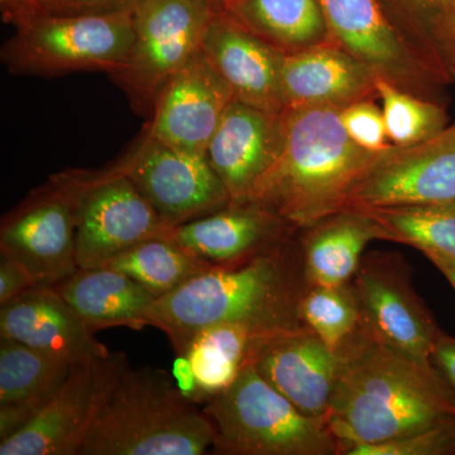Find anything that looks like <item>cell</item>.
Returning a JSON list of instances; mask_svg holds the SVG:
<instances>
[{"label":"cell","instance_id":"6da1fadb","mask_svg":"<svg viewBox=\"0 0 455 455\" xmlns=\"http://www.w3.org/2000/svg\"><path fill=\"white\" fill-rule=\"evenodd\" d=\"M296 233L252 259L214 266L157 299L151 326L169 337L176 355L209 326L238 324L263 335L304 328L299 304L309 284Z\"/></svg>","mask_w":455,"mask_h":455},{"label":"cell","instance_id":"7a4b0ae2","mask_svg":"<svg viewBox=\"0 0 455 455\" xmlns=\"http://www.w3.org/2000/svg\"><path fill=\"white\" fill-rule=\"evenodd\" d=\"M455 416V396L433 363L364 335L343 355L325 423L339 445L382 444Z\"/></svg>","mask_w":455,"mask_h":455},{"label":"cell","instance_id":"3957f363","mask_svg":"<svg viewBox=\"0 0 455 455\" xmlns=\"http://www.w3.org/2000/svg\"><path fill=\"white\" fill-rule=\"evenodd\" d=\"M339 112L326 107L284 108L276 157L250 202L295 230L343 211L353 185L379 152L350 139Z\"/></svg>","mask_w":455,"mask_h":455},{"label":"cell","instance_id":"277c9868","mask_svg":"<svg viewBox=\"0 0 455 455\" xmlns=\"http://www.w3.org/2000/svg\"><path fill=\"white\" fill-rule=\"evenodd\" d=\"M215 430L161 368L119 367L79 455H203Z\"/></svg>","mask_w":455,"mask_h":455},{"label":"cell","instance_id":"5b68a950","mask_svg":"<svg viewBox=\"0 0 455 455\" xmlns=\"http://www.w3.org/2000/svg\"><path fill=\"white\" fill-rule=\"evenodd\" d=\"M215 430L212 453L220 455H338L339 443L324 420L302 414L254 368L204 403Z\"/></svg>","mask_w":455,"mask_h":455},{"label":"cell","instance_id":"8992f818","mask_svg":"<svg viewBox=\"0 0 455 455\" xmlns=\"http://www.w3.org/2000/svg\"><path fill=\"white\" fill-rule=\"evenodd\" d=\"M2 59L13 74L59 76L75 71L124 68L134 41L132 11L38 14L16 26Z\"/></svg>","mask_w":455,"mask_h":455},{"label":"cell","instance_id":"52a82bcc","mask_svg":"<svg viewBox=\"0 0 455 455\" xmlns=\"http://www.w3.org/2000/svg\"><path fill=\"white\" fill-rule=\"evenodd\" d=\"M70 193L77 267L97 268L147 239L172 228L139 188L112 164L98 171L57 173Z\"/></svg>","mask_w":455,"mask_h":455},{"label":"cell","instance_id":"ba28073f","mask_svg":"<svg viewBox=\"0 0 455 455\" xmlns=\"http://www.w3.org/2000/svg\"><path fill=\"white\" fill-rule=\"evenodd\" d=\"M218 11L204 0H140L134 5L133 46L113 79L139 109L152 113L167 80L203 50Z\"/></svg>","mask_w":455,"mask_h":455},{"label":"cell","instance_id":"9c48e42d","mask_svg":"<svg viewBox=\"0 0 455 455\" xmlns=\"http://www.w3.org/2000/svg\"><path fill=\"white\" fill-rule=\"evenodd\" d=\"M114 169L133 182L171 226L211 214L230 204L223 182L206 157L180 152L145 131Z\"/></svg>","mask_w":455,"mask_h":455},{"label":"cell","instance_id":"30bf717a","mask_svg":"<svg viewBox=\"0 0 455 455\" xmlns=\"http://www.w3.org/2000/svg\"><path fill=\"white\" fill-rule=\"evenodd\" d=\"M454 200L455 124L418 145H391L379 152L353 185L344 209L366 211Z\"/></svg>","mask_w":455,"mask_h":455},{"label":"cell","instance_id":"8fae6325","mask_svg":"<svg viewBox=\"0 0 455 455\" xmlns=\"http://www.w3.org/2000/svg\"><path fill=\"white\" fill-rule=\"evenodd\" d=\"M319 4L329 41L367 66L377 79L429 100L447 84L412 50L379 0H319Z\"/></svg>","mask_w":455,"mask_h":455},{"label":"cell","instance_id":"7c38bea8","mask_svg":"<svg viewBox=\"0 0 455 455\" xmlns=\"http://www.w3.org/2000/svg\"><path fill=\"white\" fill-rule=\"evenodd\" d=\"M352 283L368 333L410 357L433 363L431 353L440 329L416 292L411 269L403 257L366 254Z\"/></svg>","mask_w":455,"mask_h":455},{"label":"cell","instance_id":"4fadbf2b","mask_svg":"<svg viewBox=\"0 0 455 455\" xmlns=\"http://www.w3.org/2000/svg\"><path fill=\"white\" fill-rule=\"evenodd\" d=\"M0 252L20 262L36 286H56L79 269L73 202L59 176H52L49 184L4 217Z\"/></svg>","mask_w":455,"mask_h":455},{"label":"cell","instance_id":"5bb4252c","mask_svg":"<svg viewBox=\"0 0 455 455\" xmlns=\"http://www.w3.org/2000/svg\"><path fill=\"white\" fill-rule=\"evenodd\" d=\"M125 359L122 353H108L75 364L56 396L22 429L0 440V455H79Z\"/></svg>","mask_w":455,"mask_h":455},{"label":"cell","instance_id":"9a60e30c","mask_svg":"<svg viewBox=\"0 0 455 455\" xmlns=\"http://www.w3.org/2000/svg\"><path fill=\"white\" fill-rule=\"evenodd\" d=\"M233 100L232 90L199 51L160 90L146 130L180 152L206 157Z\"/></svg>","mask_w":455,"mask_h":455},{"label":"cell","instance_id":"2e32d148","mask_svg":"<svg viewBox=\"0 0 455 455\" xmlns=\"http://www.w3.org/2000/svg\"><path fill=\"white\" fill-rule=\"evenodd\" d=\"M251 363L302 414L325 421L343 355L310 329L304 326L266 338L254 349Z\"/></svg>","mask_w":455,"mask_h":455},{"label":"cell","instance_id":"e0dca14e","mask_svg":"<svg viewBox=\"0 0 455 455\" xmlns=\"http://www.w3.org/2000/svg\"><path fill=\"white\" fill-rule=\"evenodd\" d=\"M203 52L235 100L271 114L283 112V53L238 25L223 9L212 18Z\"/></svg>","mask_w":455,"mask_h":455},{"label":"cell","instance_id":"ac0fdd59","mask_svg":"<svg viewBox=\"0 0 455 455\" xmlns=\"http://www.w3.org/2000/svg\"><path fill=\"white\" fill-rule=\"evenodd\" d=\"M298 230L253 202L230 203L220 211L171 228L164 238L212 266L235 265L262 253Z\"/></svg>","mask_w":455,"mask_h":455},{"label":"cell","instance_id":"d6986e66","mask_svg":"<svg viewBox=\"0 0 455 455\" xmlns=\"http://www.w3.org/2000/svg\"><path fill=\"white\" fill-rule=\"evenodd\" d=\"M281 114V113H280ZM280 114L233 100L206 149V160L229 194L230 202H250L260 178L276 157Z\"/></svg>","mask_w":455,"mask_h":455},{"label":"cell","instance_id":"ffe728a7","mask_svg":"<svg viewBox=\"0 0 455 455\" xmlns=\"http://www.w3.org/2000/svg\"><path fill=\"white\" fill-rule=\"evenodd\" d=\"M0 335L74 364L109 353L53 287H32L0 305Z\"/></svg>","mask_w":455,"mask_h":455},{"label":"cell","instance_id":"44dd1931","mask_svg":"<svg viewBox=\"0 0 455 455\" xmlns=\"http://www.w3.org/2000/svg\"><path fill=\"white\" fill-rule=\"evenodd\" d=\"M376 82L367 66L331 42L284 56L286 107L343 109L377 94Z\"/></svg>","mask_w":455,"mask_h":455},{"label":"cell","instance_id":"7402d4cb","mask_svg":"<svg viewBox=\"0 0 455 455\" xmlns=\"http://www.w3.org/2000/svg\"><path fill=\"white\" fill-rule=\"evenodd\" d=\"M74 366L0 335V440L22 429L56 396Z\"/></svg>","mask_w":455,"mask_h":455},{"label":"cell","instance_id":"603a6c76","mask_svg":"<svg viewBox=\"0 0 455 455\" xmlns=\"http://www.w3.org/2000/svg\"><path fill=\"white\" fill-rule=\"evenodd\" d=\"M302 265L309 286H340L352 283L363 252L385 233L363 211L344 209L298 230Z\"/></svg>","mask_w":455,"mask_h":455},{"label":"cell","instance_id":"cb8c5ba5","mask_svg":"<svg viewBox=\"0 0 455 455\" xmlns=\"http://www.w3.org/2000/svg\"><path fill=\"white\" fill-rule=\"evenodd\" d=\"M53 289L90 331L151 325L157 298L133 278L109 267L79 268Z\"/></svg>","mask_w":455,"mask_h":455},{"label":"cell","instance_id":"d4e9b609","mask_svg":"<svg viewBox=\"0 0 455 455\" xmlns=\"http://www.w3.org/2000/svg\"><path fill=\"white\" fill-rule=\"evenodd\" d=\"M221 9L284 56L331 42L319 0H226Z\"/></svg>","mask_w":455,"mask_h":455},{"label":"cell","instance_id":"484cf974","mask_svg":"<svg viewBox=\"0 0 455 455\" xmlns=\"http://www.w3.org/2000/svg\"><path fill=\"white\" fill-rule=\"evenodd\" d=\"M272 335H263L238 324L209 326L199 331L185 349L197 382V403L227 390L241 372L260 341Z\"/></svg>","mask_w":455,"mask_h":455},{"label":"cell","instance_id":"4316f807","mask_svg":"<svg viewBox=\"0 0 455 455\" xmlns=\"http://www.w3.org/2000/svg\"><path fill=\"white\" fill-rule=\"evenodd\" d=\"M386 241L410 245L430 262H455L454 202L366 209Z\"/></svg>","mask_w":455,"mask_h":455},{"label":"cell","instance_id":"83f0119b","mask_svg":"<svg viewBox=\"0 0 455 455\" xmlns=\"http://www.w3.org/2000/svg\"><path fill=\"white\" fill-rule=\"evenodd\" d=\"M101 267L127 275L160 299L214 266L196 259L169 239L156 236L119 253Z\"/></svg>","mask_w":455,"mask_h":455},{"label":"cell","instance_id":"f1b7e54d","mask_svg":"<svg viewBox=\"0 0 455 455\" xmlns=\"http://www.w3.org/2000/svg\"><path fill=\"white\" fill-rule=\"evenodd\" d=\"M302 324L337 355H343L367 334L357 290L340 286H309L299 304Z\"/></svg>","mask_w":455,"mask_h":455},{"label":"cell","instance_id":"f546056e","mask_svg":"<svg viewBox=\"0 0 455 455\" xmlns=\"http://www.w3.org/2000/svg\"><path fill=\"white\" fill-rule=\"evenodd\" d=\"M391 22L443 82L454 79L453 57L431 0H379Z\"/></svg>","mask_w":455,"mask_h":455},{"label":"cell","instance_id":"4dcf8cb0","mask_svg":"<svg viewBox=\"0 0 455 455\" xmlns=\"http://www.w3.org/2000/svg\"><path fill=\"white\" fill-rule=\"evenodd\" d=\"M376 92L391 145H418L447 128V114L436 101L403 92L383 79H377Z\"/></svg>","mask_w":455,"mask_h":455},{"label":"cell","instance_id":"1f68e13d","mask_svg":"<svg viewBox=\"0 0 455 455\" xmlns=\"http://www.w3.org/2000/svg\"><path fill=\"white\" fill-rule=\"evenodd\" d=\"M338 455H455V416L382 444H343Z\"/></svg>","mask_w":455,"mask_h":455},{"label":"cell","instance_id":"d6a6232c","mask_svg":"<svg viewBox=\"0 0 455 455\" xmlns=\"http://www.w3.org/2000/svg\"><path fill=\"white\" fill-rule=\"evenodd\" d=\"M339 116L344 130L362 148L377 154L391 146L382 110L371 98L343 108Z\"/></svg>","mask_w":455,"mask_h":455},{"label":"cell","instance_id":"836d02e7","mask_svg":"<svg viewBox=\"0 0 455 455\" xmlns=\"http://www.w3.org/2000/svg\"><path fill=\"white\" fill-rule=\"evenodd\" d=\"M35 286L31 275L20 262L0 252V305Z\"/></svg>","mask_w":455,"mask_h":455},{"label":"cell","instance_id":"e575fe53","mask_svg":"<svg viewBox=\"0 0 455 455\" xmlns=\"http://www.w3.org/2000/svg\"><path fill=\"white\" fill-rule=\"evenodd\" d=\"M3 13L14 25L46 13H68L65 0H2Z\"/></svg>","mask_w":455,"mask_h":455},{"label":"cell","instance_id":"d590c367","mask_svg":"<svg viewBox=\"0 0 455 455\" xmlns=\"http://www.w3.org/2000/svg\"><path fill=\"white\" fill-rule=\"evenodd\" d=\"M431 362L434 367L438 370L440 376L443 377L455 396V338L451 337L444 331H440L435 344H434L433 353H431Z\"/></svg>","mask_w":455,"mask_h":455},{"label":"cell","instance_id":"8d00e7d4","mask_svg":"<svg viewBox=\"0 0 455 455\" xmlns=\"http://www.w3.org/2000/svg\"><path fill=\"white\" fill-rule=\"evenodd\" d=\"M68 13L94 14L132 11L140 0H65Z\"/></svg>","mask_w":455,"mask_h":455},{"label":"cell","instance_id":"74e56055","mask_svg":"<svg viewBox=\"0 0 455 455\" xmlns=\"http://www.w3.org/2000/svg\"><path fill=\"white\" fill-rule=\"evenodd\" d=\"M172 376L182 395L191 403H197L196 376L193 366H191L190 359L187 355H176L172 364Z\"/></svg>","mask_w":455,"mask_h":455},{"label":"cell","instance_id":"f35d334b","mask_svg":"<svg viewBox=\"0 0 455 455\" xmlns=\"http://www.w3.org/2000/svg\"><path fill=\"white\" fill-rule=\"evenodd\" d=\"M436 12H438L440 20H442L443 28H444L445 37H447L449 49H451V57H453L455 68V55L453 46H451V35H449L448 18L451 9L453 7L455 0H431Z\"/></svg>","mask_w":455,"mask_h":455},{"label":"cell","instance_id":"ab89813d","mask_svg":"<svg viewBox=\"0 0 455 455\" xmlns=\"http://www.w3.org/2000/svg\"><path fill=\"white\" fill-rule=\"evenodd\" d=\"M433 265L435 266L443 275H444V277L447 278L449 283H451L455 290V262L436 260V262H433Z\"/></svg>","mask_w":455,"mask_h":455},{"label":"cell","instance_id":"60d3db41","mask_svg":"<svg viewBox=\"0 0 455 455\" xmlns=\"http://www.w3.org/2000/svg\"><path fill=\"white\" fill-rule=\"evenodd\" d=\"M449 35H451V46H453L455 55V3L451 9L448 18Z\"/></svg>","mask_w":455,"mask_h":455},{"label":"cell","instance_id":"b9f144b4","mask_svg":"<svg viewBox=\"0 0 455 455\" xmlns=\"http://www.w3.org/2000/svg\"><path fill=\"white\" fill-rule=\"evenodd\" d=\"M204 2L209 3V4L212 5V7L221 9L226 0H204Z\"/></svg>","mask_w":455,"mask_h":455}]
</instances>
